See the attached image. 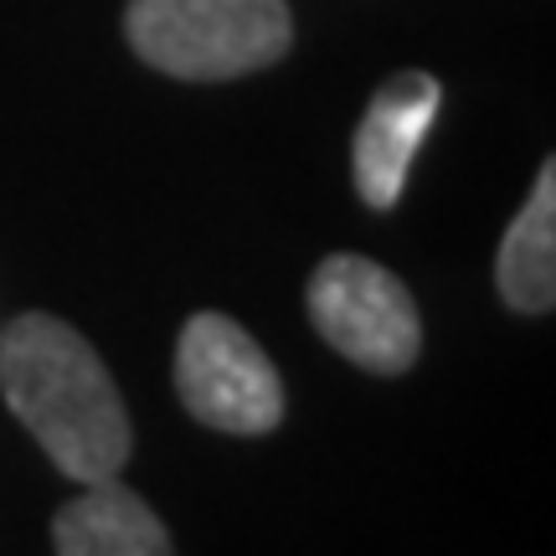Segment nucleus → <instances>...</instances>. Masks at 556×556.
<instances>
[{
  "instance_id": "423d86ee",
  "label": "nucleus",
  "mask_w": 556,
  "mask_h": 556,
  "mask_svg": "<svg viewBox=\"0 0 556 556\" xmlns=\"http://www.w3.org/2000/svg\"><path fill=\"white\" fill-rule=\"evenodd\" d=\"M52 546L62 556H170L176 536L119 475H109L83 484V495L52 516Z\"/></svg>"
},
{
  "instance_id": "f257e3e1",
  "label": "nucleus",
  "mask_w": 556,
  "mask_h": 556,
  "mask_svg": "<svg viewBox=\"0 0 556 556\" xmlns=\"http://www.w3.org/2000/svg\"><path fill=\"white\" fill-rule=\"evenodd\" d=\"M0 392L41 454L78 484L119 475L135 448L103 356L58 315L26 309L0 330Z\"/></svg>"
},
{
  "instance_id": "20e7f679",
  "label": "nucleus",
  "mask_w": 556,
  "mask_h": 556,
  "mask_svg": "<svg viewBox=\"0 0 556 556\" xmlns=\"http://www.w3.org/2000/svg\"><path fill=\"white\" fill-rule=\"evenodd\" d=\"M176 392L217 433L258 438L283 422V381L258 340L232 315L201 309L176 340Z\"/></svg>"
},
{
  "instance_id": "7ed1b4c3",
  "label": "nucleus",
  "mask_w": 556,
  "mask_h": 556,
  "mask_svg": "<svg viewBox=\"0 0 556 556\" xmlns=\"http://www.w3.org/2000/svg\"><path fill=\"white\" fill-rule=\"evenodd\" d=\"M309 325L340 356L371 371V377H402L413 371L422 351V319H417L413 289L392 268L361 253H330L309 274Z\"/></svg>"
},
{
  "instance_id": "f03ea898",
  "label": "nucleus",
  "mask_w": 556,
  "mask_h": 556,
  "mask_svg": "<svg viewBox=\"0 0 556 556\" xmlns=\"http://www.w3.org/2000/svg\"><path fill=\"white\" fill-rule=\"evenodd\" d=\"M124 41L165 78L227 83L289 58V0H129Z\"/></svg>"
},
{
  "instance_id": "39448f33",
  "label": "nucleus",
  "mask_w": 556,
  "mask_h": 556,
  "mask_svg": "<svg viewBox=\"0 0 556 556\" xmlns=\"http://www.w3.org/2000/svg\"><path fill=\"white\" fill-rule=\"evenodd\" d=\"M438 103H443V88L433 73H397L366 103L351 155H356V191L371 212L397 206L417 144L428 135V124L438 119Z\"/></svg>"
},
{
  "instance_id": "0eeeda50",
  "label": "nucleus",
  "mask_w": 556,
  "mask_h": 556,
  "mask_svg": "<svg viewBox=\"0 0 556 556\" xmlns=\"http://www.w3.org/2000/svg\"><path fill=\"white\" fill-rule=\"evenodd\" d=\"M495 289L520 315H546L556 304V160L536 170V186L500 238Z\"/></svg>"
}]
</instances>
